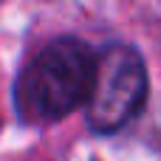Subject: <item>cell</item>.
Here are the masks:
<instances>
[{"mask_svg":"<svg viewBox=\"0 0 161 161\" xmlns=\"http://www.w3.org/2000/svg\"><path fill=\"white\" fill-rule=\"evenodd\" d=\"M147 99V68L136 48L105 45L96 54V79L85 105L88 125L96 133H113L125 127Z\"/></svg>","mask_w":161,"mask_h":161,"instance_id":"cell-2","label":"cell"},{"mask_svg":"<svg viewBox=\"0 0 161 161\" xmlns=\"http://www.w3.org/2000/svg\"><path fill=\"white\" fill-rule=\"evenodd\" d=\"M96 79V54L76 37H57L42 45L20 71L14 105L31 125L59 122L88 105Z\"/></svg>","mask_w":161,"mask_h":161,"instance_id":"cell-1","label":"cell"}]
</instances>
